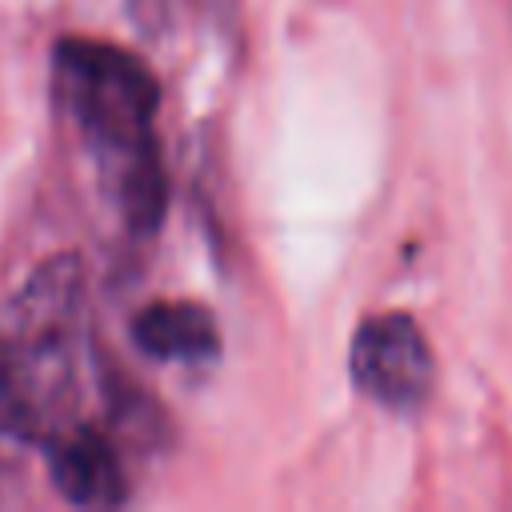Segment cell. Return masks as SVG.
<instances>
[{
  "instance_id": "cell-1",
  "label": "cell",
  "mask_w": 512,
  "mask_h": 512,
  "mask_svg": "<svg viewBox=\"0 0 512 512\" xmlns=\"http://www.w3.org/2000/svg\"><path fill=\"white\" fill-rule=\"evenodd\" d=\"M52 84L80 140L92 148L124 224L136 236L156 232L168 208V176L152 136L156 76L120 44L68 36L56 44Z\"/></svg>"
},
{
  "instance_id": "cell-2",
  "label": "cell",
  "mask_w": 512,
  "mask_h": 512,
  "mask_svg": "<svg viewBox=\"0 0 512 512\" xmlns=\"http://www.w3.org/2000/svg\"><path fill=\"white\" fill-rule=\"evenodd\" d=\"M88 364L84 264L44 260L0 320V416L24 444H48L80 424Z\"/></svg>"
},
{
  "instance_id": "cell-3",
  "label": "cell",
  "mask_w": 512,
  "mask_h": 512,
  "mask_svg": "<svg viewBox=\"0 0 512 512\" xmlns=\"http://www.w3.org/2000/svg\"><path fill=\"white\" fill-rule=\"evenodd\" d=\"M356 388L388 412H416L432 392V348L404 312L368 316L348 348Z\"/></svg>"
},
{
  "instance_id": "cell-4",
  "label": "cell",
  "mask_w": 512,
  "mask_h": 512,
  "mask_svg": "<svg viewBox=\"0 0 512 512\" xmlns=\"http://www.w3.org/2000/svg\"><path fill=\"white\" fill-rule=\"evenodd\" d=\"M52 488L76 508H116L128 500V476L112 436L88 420L56 432L48 444Z\"/></svg>"
},
{
  "instance_id": "cell-5",
  "label": "cell",
  "mask_w": 512,
  "mask_h": 512,
  "mask_svg": "<svg viewBox=\"0 0 512 512\" xmlns=\"http://www.w3.org/2000/svg\"><path fill=\"white\" fill-rule=\"evenodd\" d=\"M132 340L152 360H208L220 348V332L208 308L192 300H156L136 312Z\"/></svg>"
},
{
  "instance_id": "cell-6",
  "label": "cell",
  "mask_w": 512,
  "mask_h": 512,
  "mask_svg": "<svg viewBox=\"0 0 512 512\" xmlns=\"http://www.w3.org/2000/svg\"><path fill=\"white\" fill-rule=\"evenodd\" d=\"M24 440L4 424V416H0V492L8 488V480H12V472H16V448H20Z\"/></svg>"
},
{
  "instance_id": "cell-7",
  "label": "cell",
  "mask_w": 512,
  "mask_h": 512,
  "mask_svg": "<svg viewBox=\"0 0 512 512\" xmlns=\"http://www.w3.org/2000/svg\"><path fill=\"white\" fill-rule=\"evenodd\" d=\"M208 4H212L216 12H224V16H232V4H236V0H208Z\"/></svg>"
},
{
  "instance_id": "cell-8",
  "label": "cell",
  "mask_w": 512,
  "mask_h": 512,
  "mask_svg": "<svg viewBox=\"0 0 512 512\" xmlns=\"http://www.w3.org/2000/svg\"><path fill=\"white\" fill-rule=\"evenodd\" d=\"M136 4H144V12H148V8H156V4H164V0H136Z\"/></svg>"
}]
</instances>
